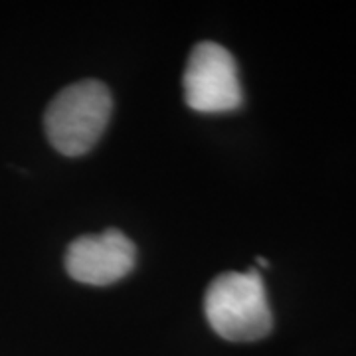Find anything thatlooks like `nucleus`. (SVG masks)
I'll return each mask as SVG.
<instances>
[{
  "label": "nucleus",
  "instance_id": "obj_1",
  "mask_svg": "<svg viewBox=\"0 0 356 356\" xmlns=\"http://www.w3.org/2000/svg\"><path fill=\"white\" fill-rule=\"evenodd\" d=\"M204 313L218 337L232 343L259 341L273 327L266 285L255 269L218 275L206 289Z\"/></svg>",
  "mask_w": 356,
  "mask_h": 356
},
{
  "label": "nucleus",
  "instance_id": "obj_2",
  "mask_svg": "<svg viewBox=\"0 0 356 356\" xmlns=\"http://www.w3.org/2000/svg\"><path fill=\"white\" fill-rule=\"evenodd\" d=\"M113 111L109 88L97 79H83L64 88L48 105L44 127L51 147L65 156L89 153L102 139Z\"/></svg>",
  "mask_w": 356,
  "mask_h": 356
},
{
  "label": "nucleus",
  "instance_id": "obj_3",
  "mask_svg": "<svg viewBox=\"0 0 356 356\" xmlns=\"http://www.w3.org/2000/svg\"><path fill=\"white\" fill-rule=\"evenodd\" d=\"M182 86L186 105L198 113H224L242 105V83L236 60L216 42L194 46Z\"/></svg>",
  "mask_w": 356,
  "mask_h": 356
},
{
  "label": "nucleus",
  "instance_id": "obj_4",
  "mask_svg": "<svg viewBox=\"0 0 356 356\" xmlns=\"http://www.w3.org/2000/svg\"><path fill=\"white\" fill-rule=\"evenodd\" d=\"M135 243L117 228L81 236L65 252V271L86 285H111L135 267Z\"/></svg>",
  "mask_w": 356,
  "mask_h": 356
}]
</instances>
